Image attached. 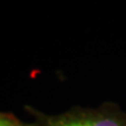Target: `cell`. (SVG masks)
<instances>
[{
  "instance_id": "cell-2",
  "label": "cell",
  "mask_w": 126,
  "mask_h": 126,
  "mask_svg": "<svg viewBox=\"0 0 126 126\" xmlns=\"http://www.w3.org/2000/svg\"><path fill=\"white\" fill-rule=\"evenodd\" d=\"M0 126H30L29 123L18 119L14 113L0 111Z\"/></svg>"
},
{
  "instance_id": "cell-1",
  "label": "cell",
  "mask_w": 126,
  "mask_h": 126,
  "mask_svg": "<svg viewBox=\"0 0 126 126\" xmlns=\"http://www.w3.org/2000/svg\"><path fill=\"white\" fill-rule=\"evenodd\" d=\"M30 126H126V111L117 103L104 102L96 107L75 106L60 113H45L26 105Z\"/></svg>"
}]
</instances>
